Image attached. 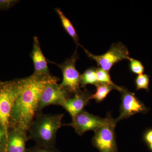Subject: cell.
I'll return each mask as SVG.
<instances>
[{"instance_id":"16","label":"cell","mask_w":152,"mask_h":152,"mask_svg":"<svg viewBox=\"0 0 152 152\" xmlns=\"http://www.w3.org/2000/svg\"><path fill=\"white\" fill-rule=\"evenodd\" d=\"M96 90L94 94H93L92 99H94L98 103L103 101L107 96L113 90V87L111 86L98 84L96 86Z\"/></svg>"},{"instance_id":"5","label":"cell","mask_w":152,"mask_h":152,"mask_svg":"<svg viewBox=\"0 0 152 152\" xmlns=\"http://www.w3.org/2000/svg\"><path fill=\"white\" fill-rule=\"evenodd\" d=\"M72 122L63 124V126H70L75 129L79 135L82 136L86 132L96 131L98 129L113 122L115 119L109 114L106 118H101L88 112L83 111L72 119Z\"/></svg>"},{"instance_id":"17","label":"cell","mask_w":152,"mask_h":152,"mask_svg":"<svg viewBox=\"0 0 152 152\" xmlns=\"http://www.w3.org/2000/svg\"><path fill=\"white\" fill-rule=\"evenodd\" d=\"M150 77L146 74L138 75L135 79L136 88L137 91L144 89L149 90Z\"/></svg>"},{"instance_id":"12","label":"cell","mask_w":152,"mask_h":152,"mask_svg":"<svg viewBox=\"0 0 152 152\" xmlns=\"http://www.w3.org/2000/svg\"><path fill=\"white\" fill-rule=\"evenodd\" d=\"M30 56L34 68L33 74L34 75L41 77L50 78L53 77L50 74L48 62L42 51L37 37L34 38L33 50Z\"/></svg>"},{"instance_id":"11","label":"cell","mask_w":152,"mask_h":152,"mask_svg":"<svg viewBox=\"0 0 152 152\" xmlns=\"http://www.w3.org/2000/svg\"><path fill=\"white\" fill-rule=\"evenodd\" d=\"M29 140L27 132L17 127H10L5 152H28L26 144Z\"/></svg>"},{"instance_id":"2","label":"cell","mask_w":152,"mask_h":152,"mask_svg":"<svg viewBox=\"0 0 152 152\" xmlns=\"http://www.w3.org/2000/svg\"><path fill=\"white\" fill-rule=\"evenodd\" d=\"M64 116L63 114L37 113L28 130L29 140L34 141L39 146L55 148L57 132L63 126Z\"/></svg>"},{"instance_id":"18","label":"cell","mask_w":152,"mask_h":152,"mask_svg":"<svg viewBox=\"0 0 152 152\" xmlns=\"http://www.w3.org/2000/svg\"><path fill=\"white\" fill-rule=\"evenodd\" d=\"M128 60L129 62V68L132 73L138 75L143 74L145 68L140 61L130 57L128 58Z\"/></svg>"},{"instance_id":"20","label":"cell","mask_w":152,"mask_h":152,"mask_svg":"<svg viewBox=\"0 0 152 152\" xmlns=\"http://www.w3.org/2000/svg\"><path fill=\"white\" fill-rule=\"evenodd\" d=\"M28 152H60L56 148H49L39 146L36 145L35 146L28 149Z\"/></svg>"},{"instance_id":"13","label":"cell","mask_w":152,"mask_h":152,"mask_svg":"<svg viewBox=\"0 0 152 152\" xmlns=\"http://www.w3.org/2000/svg\"><path fill=\"white\" fill-rule=\"evenodd\" d=\"M55 11L56 12L61 22L62 25L68 35L72 37L75 42L77 46H82L79 44V38L75 29L70 20L66 16L62 11L59 8H56Z\"/></svg>"},{"instance_id":"23","label":"cell","mask_w":152,"mask_h":152,"mask_svg":"<svg viewBox=\"0 0 152 152\" xmlns=\"http://www.w3.org/2000/svg\"><path fill=\"white\" fill-rule=\"evenodd\" d=\"M149 145L150 149L152 151V144H150V145Z\"/></svg>"},{"instance_id":"7","label":"cell","mask_w":152,"mask_h":152,"mask_svg":"<svg viewBox=\"0 0 152 152\" xmlns=\"http://www.w3.org/2000/svg\"><path fill=\"white\" fill-rule=\"evenodd\" d=\"M59 80L56 78L48 83L42 93L38 106V113L49 105L62 106L66 100L69 98V93L58 84Z\"/></svg>"},{"instance_id":"22","label":"cell","mask_w":152,"mask_h":152,"mask_svg":"<svg viewBox=\"0 0 152 152\" xmlns=\"http://www.w3.org/2000/svg\"><path fill=\"white\" fill-rule=\"evenodd\" d=\"M144 137L145 141L149 145L152 144V130L148 131L145 134Z\"/></svg>"},{"instance_id":"10","label":"cell","mask_w":152,"mask_h":152,"mask_svg":"<svg viewBox=\"0 0 152 152\" xmlns=\"http://www.w3.org/2000/svg\"><path fill=\"white\" fill-rule=\"evenodd\" d=\"M73 97L66 100L62 107L69 114L72 119L84 111V109L92 99L93 94L88 90H80L74 94Z\"/></svg>"},{"instance_id":"21","label":"cell","mask_w":152,"mask_h":152,"mask_svg":"<svg viewBox=\"0 0 152 152\" xmlns=\"http://www.w3.org/2000/svg\"><path fill=\"white\" fill-rule=\"evenodd\" d=\"M18 1L16 0H0V10H7L12 7Z\"/></svg>"},{"instance_id":"15","label":"cell","mask_w":152,"mask_h":152,"mask_svg":"<svg viewBox=\"0 0 152 152\" xmlns=\"http://www.w3.org/2000/svg\"><path fill=\"white\" fill-rule=\"evenodd\" d=\"M96 73L99 84L111 86L113 87L115 90H117L120 92L121 91L122 87L118 86L114 83L112 81L109 72L104 70L98 67L96 68Z\"/></svg>"},{"instance_id":"1","label":"cell","mask_w":152,"mask_h":152,"mask_svg":"<svg viewBox=\"0 0 152 152\" xmlns=\"http://www.w3.org/2000/svg\"><path fill=\"white\" fill-rule=\"evenodd\" d=\"M56 78L53 76L41 77L32 75L20 79V91L11 113L10 128L28 132L37 113L40 98L46 85Z\"/></svg>"},{"instance_id":"4","label":"cell","mask_w":152,"mask_h":152,"mask_svg":"<svg viewBox=\"0 0 152 152\" xmlns=\"http://www.w3.org/2000/svg\"><path fill=\"white\" fill-rule=\"evenodd\" d=\"M82 47L87 56L95 61L99 67L107 72L110 70L116 64L123 60H128L130 57L127 47L120 42L113 44L107 51L101 55L93 54Z\"/></svg>"},{"instance_id":"9","label":"cell","mask_w":152,"mask_h":152,"mask_svg":"<svg viewBox=\"0 0 152 152\" xmlns=\"http://www.w3.org/2000/svg\"><path fill=\"white\" fill-rule=\"evenodd\" d=\"M120 93L121 94V103L120 106L119 116L115 119L117 123L135 114L146 111V107L134 93L131 92L124 87H122Z\"/></svg>"},{"instance_id":"6","label":"cell","mask_w":152,"mask_h":152,"mask_svg":"<svg viewBox=\"0 0 152 152\" xmlns=\"http://www.w3.org/2000/svg\"><path fill=\"white\" fill-rule=\"evenodd\" d=\"M79 58L77 50L76 49L69 58L67 59L62 64H57L62 71L63 80L60 85L65 89L69 94H75L80 90L81 75L76 67V63Z\"/></svg>"},{"instance_id":"3","label":"cell","mask_w":152,"mask_h":152,"mask_svg":"<svg viewBox=\"0 0 152 152\" xmlns=\"http://www.w3.org/2000/svg\"><path fill=\"white\" fill-rule=\"evenodd\" d=\"M20 91V79L3 82L0 87V124L8 131L11 113Z\"/></svg>"},{"instance_id":"14","label":"cell","mask_w":152,"mask_h":152,"mask_svg":"<svg viewBox=\"0 0 152 152\" xmlns=\"http://www.w3.org/2000/svg\"><path fill=\"white\" fill-rule=\"evenodd\" d=\"M96 68H88L81 75L80 87L85 88L88 85L96 86L99 84L96 73Z\"/></svg>"},{"instance_id":"24","label":"cell","mask_w":152,"mask_h":152,"mask_svg":"<svg viewBox=\"0 0 152 152\" xmlns=\"http://www.w3.org/2000/svg\"><path fill=\"white\" fill-rule=\"evenodd\" d=\"M3 82L0 81V87H1V86L2 83Z\"/></svg>"},{"instance_id":"19","label":"cell","mask_w":152,"mask_h":152,"mask_svg":"<svg viewBox=\"0 0 152 152\" xmlns=\"http://www.w3.org/2000/svg\"><path fill=\"white\" fill-rule=\"evenodd\" d=\"M8 131L0 124V152H5Z\"/></svg>"},{"instance_id":"8","label":"cell","mask_w":152,"mask_h":152,"mask_svg":"<svg viewBox=\"0 0 152 152\" xmlns=\"http://www.w3.org/2000/svg\"><path fill=\"white\" fill-rule=\"evenodd\" d=\"M117 123L115 119L113 122L95 131L92 143L100 152H118L115 132Z\"/></svg>"}]
</instances>
